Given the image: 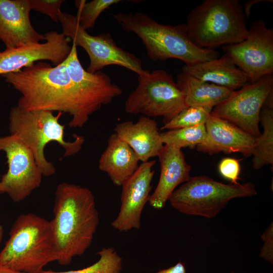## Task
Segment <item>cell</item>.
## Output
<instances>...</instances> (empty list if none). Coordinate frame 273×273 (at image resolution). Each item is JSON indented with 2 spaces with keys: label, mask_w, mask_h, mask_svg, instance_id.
<instances>
[{
  "label": "cell",
  "mask_w": 273,
  "mask_h": 273,
  "mask_svg": "<svg viewBox=\"0 0 273 273\" xmlns=\"http://www.w3.org/2000/svg\"><path fill=\"white\" fill-rule=\"evenodd\" d=\"M19 92L17 106L26 110L68 113L71 128H81L95 113L79 86L68 74L65 60L52 66L39 61L2 76Z\"/></svg>",
  "instance_id": "cell-1"
},
{
  "label": "cell",
  "mask_w": 273,
  "mask_h": 273,
  "mask_svg": "<svg viewBox=\"0 0 273 273\" xmlns=\"http://www.w3.org/2000/svg\"><path fill=\"white\" fill-rule=\"evenodd\" d=\"M53 218L57 262L69 264L90 246L99 223V212L92 191L68 183L59 184L55 193Z\"/></svg>",
  "instance_id": "cell-2"
},
{
  "label": "cell",
  "mask_w": 273,
  "mask_h": 273,
  "mask_svg": "<svg viewBox=\"0 0 273 273\" xmlns=\"http://www.w3.org/2000/svg\"><path fill=\"white\" fill-rule=\"evenodd\" d=\"M122 29L136 34L153 61L175 59L190 65L218 58L215 50L201 49L190 39L185 23L176 25L160 24L142 12L113 15Z\"/></svg>",
  "instance_id": "cell-3"
},
{
  "label": "cell",
  "mask_w": 273,
  "mask_h": 273,
  "mask_svg": "<svg viewBox=\"0 0 273 273\" xmlns=\"http://www.w3.org/2000/svg\"><path fill=\"white\" fill-rule=\"evenodd\" d=\"M58 257L51 221L33 213H22L15 220L0 252V263L25 273H41Z\"/></svg>",
  "instance_id": "cell-4"
},
{
  "label": "cell",
  "mask_w": 273,
  "mask_h": 273,
  "mask_svg": "<svg viewBox=\"0 0 273 273\" xmlns=\"http://www.w3.org/2000/svg\"><path fill=\"white\" fill-rule=\"evenodd\" d=\"M246 20L239 0H205L189 12L185 24L194 44L215 50L244 40Z\"/></svg>",
  "instance_id": "cell-5"
},
{
  "label": "cell",
  "mask_w": 273,
  "mask_h": 273,
  "mask_svg": "<svg viewBox=\"0 0 273 273\" xmlns=\"http://www.w3.org/2000/svg\"><path fill=\"white\" fill-rule=\"evenodd\" d=\"M46 110H26L17 105L12 107L9 116L10 134L18 137L32 151L43 176L55 174L56 169L44 155V149L50 142H56L64 150V157L77 154L82 148L84 138L75 134L74 140L64 139L65 125L59 122L62 113L55 115Z\"/></svg>",
  "instance_id": "cell-6"
},
{
  "label": "cell",
  "mask_w": 273,
  "mask_h": 273,
  "mask_svg": "<svg viewBox=\"0 0 273 273\" xmlns=\"http://www.w3.org/2000/svg\"><path fill=\"white\" fill-rule=\"evenodd\" d=\"M256 194L255 187L251 182L225 184L202 175L190 177L173 192L168 201L183 214L212 218L231 200Z\"/></svg>",
  "instance_id": "cell-7"
},
{
  "label": "cell",
  "mask_w": 273,
  "mask_h": 273,
  "mask_svg": "<svg viewBox=\"0 0 273 273\" xmlns=\"http://www.w3.org/2000/svg\"><path fill=\"white\" fill-rule=\"evenodd\" d=\"M138 84L124 104L129 114L162 117L164 124L187 107L185 98L172 75L163 69L138 75Z\"/></svg>",
  "instance_id": "cell-8"
},
{
  "label": "cell",
  "mask_w": 273,
  "mask_h": 273,
  "mask_svg": "<svg viewBox=\"0 0 273 273\" xmlns=\"http://www.w3.org/2000/svg\"><path fill=\"white\" fill-rule=\"evenodd\" d=\"M58 21L61 25L62 33L87 53L89 64L86 70L88 72L94 73L111 65L124 67L138 75L149 71L143 69L139 58L118 47L110 33L92 35L80 26L76 16L62 11Z\"/></svg>",
  "instance_id": "cell-9"
},
{
  "label": "cell",
  "mask_w": 273,
  "mask_h": 273,
  "mask_svg": "<svg viewBox=\"0 0 273 273\" xmlns=\"http://www.w3.org/2000/svg\"><path fill=\"white\" fill-rule=\"evenodd\" d=\"M0 151L6 154L8 165L0 179V194L20 202L40 186L43 176L32 151L17 136H0Z\"/></svg>",
  "instance_id": "cell-10"
},
{
  "label": "cell",
  "mask_w": 273,
  "mask_h": 273,
  "mask_svg": "<svg viewBox=\"0 0 273 273\" xmlns=\"http://www.w3.org/2000/svg\"><path fill=\"white\" fill-rule=\"evenodd\" d=\"M222 49L250 82L273 74V29L261 18L252 21L244 40Z\"/></svg>",
  "instance_id": "cell-11"
},
{
  "label": "cell",
  "mask_w": 273,
  "mask_h": 273,
  "mask_svg": "<svg viewBox=\"0 0 273 273\" xmlns=\"http://www.w3.org/2000/svg\"><path fill=\"white\" fill-rule=\"evenodd\" d=\"M273 90V74L265 75L237 90L213 108L212 113L252 136L261 134L260 113L269 94Z\"/></svg>",
  "instance_id": "cell-12"
},
{
  "label": "cell",
  "mask_w": 273,
  "mask_h": 273,
  "mask_svg": "<svg viewBox=\"0 0 273 273\" xmlns=\"http://www.w3.org/2000/svg\"><path fill=\"white\" fill-rule=\"evenodd\" d=\"M46 42H33L0 51V75L16 72L36 62L48 60L60 64L71 50V40L55 31L44 34Z\"/></svg>",
  "instance_id": "cell-13"
},
{
  "label": "cell",
  "mask_w": 273,
  "mask_h": 273,
  "mask_svg": "<svg viewBox=\"0 0 273 273\" xmlns=\"http://www.w3.org/2000/svg\"><path fill=\"white\" fill-rule=\"evenodd\" d=\"M155 161L142 162L134 172L122 185L121 206L111 226L119 232L139 230L143 210L150 196Z\"/></svg>",
  "instance_id": "cell-14"
},
{
  "label": "cell",
  "mask_w": 273,
  "mask_h": 273,
  "mask_svg": "<svg viewBox=\"0 0 273 273\" xmlns=\"http://www.w3.org/2000/svg\"><path fill=\"white\" fill-rule=\"evenodd\" d=\"M204 141L196 147L197 151L209 155L222 152L240 153L245 157L252 156L257 138L213 113L205 124Z\"/></svg>",
  "instance_id": "cell-15"
},
{
  "label": "cell",
  "mask_w": 273,
  "mask_h": 273,
  "mask_svg": "<svg viewBox=\"0 0 273 273\" xmlns=\"http://www.w3.org/2000/svg\"><path fill=\"white\" fill-rule=\"evenodd\" d=\"M28 0H0V40L6 48L45 40L30 20Z\"/></svg>",
  "instance_id": "cell-16"
},
{
  "label": "cell",
  "mask_w": 273,
  "mask_h": 273,
  "mask_svg": "<svg viewBox=\"0 0 273 273\" xmlns=\"http://www.w3.org/2000/svg\"><path fill=\"white\" fill-rule=\"evenodd\" d=\"M160 174L157 186L148 202L153 208H163L175 188L190 178L191 166L186 161L181 149L164 145L158 155Z\"/></svg>",
  "instance_id": "cell-17"
},
{
  "label": "cell",
  "mask_w": 273,
  "mask_h": 273,
  "mask_svg": "<svg viewBox=\"0 0 273 273\" xmlns=\"http://www.w3.org/2000/svg\"><path fill=\"white\" fill-rule=\"evenodd\" d=\"M114 130L132 148L142 162L158 157L164 146L157 122L147 116H140L135 123L130 120L118 123Z\"/></svg>",
  "instance_id": "cell-18"
},
{
  "label": "cell",
  "mask_w": 273,
  "mask_h": 273,
  "mask_svg": "<svg viewBox=\"0 0 273 273\" xmlns=\"http://www.w3.org/2000/svg\"><path fill=\"white\" fill-rule=\"evenodd\" d=\"M181 71L201 80L233 90L250 82L246 74L225 54L193 65L185 64Z\"/></svg>",
  "instance_id": "cell-19"
},
{
  "label": "cell",
  "mask_w": 273,
  "mask_h": 273,
  "mask_svg": "<svg viewBox=\"0 0 273 273\" xmlns=\"http://www.w3.org/2000/svg\"><path fill=\"white\" fill-rule=\"evenodd\" d=\"M139 161L132 148L113 133L99 160V168L108 175L115 185L121 186L136 170Z\"/></svg>",
  "instance_id": "cell-20"
},
{
  "label": "cell",
  "mask_w": 273,
  "mask_h": 273,
  "mask_svg": "<svg viewBox=\"0 0 273 273\" xmlns=\"http://www.w3.org/2000/svg\"><path fill=\"white\" fill-rule=\"evenodd\" d=\"M176 83L185 96L188 107L213 108L226 100L235 91L201 80L182 71L177 75Z\"/></svg>",
  "instance_id": "cell-21"
},
{
  "label": "cell",
  "mask_w": 273,
  "mask_h": 273,
  "mask_svg": "<svg viewBox=\"0 0 273 273\" xmlns=\"http://www.w3.org/2000/svg\"><path fill=\"white\" fill-rule=\"evenodd\" d=\"M260 121L263 131L257 138L252 155V165L255 169L273 164V90L262 105L260 113Z\"/></svg>",
  "instance_id": "cell-22"
},
{
  "label": "cell",
  "mask_w": 273,
  "mask_h": 273,
  "mask_svg": "<svg viewBox=\"0 0 273 273\" xmlns=\"http://www.w3.org/2000/svg\"><path fill=\"white\" fill-rule=\"evenodd\" d=\"M164 145H169L181 149L196 148L204 140L206 135L205 124L169 130L160 133Z\"/></svg>",
  "instance_id": "cell-23"
},
{
  "label": "cell",
  "mask_w": 273,
  "mask_h": 273,
  "mask_svg": "<svg viewBox=\"0 0 273 273\" xmlns=\"http://www.w3.org/2000/svg\"><path fill=\"white\" fill-rule=\"evenodd\" d=\"M98 261L82 269L66 271L43 270L41 273H120L122 259L114 248H104L97 252Z\"/></svg>",
  "instance_id": "cell-24"
},
{
  "label": "cell",
  "mask_w": 273,
  "mask_h": 273,
  "mask_svg": "<svg viewBox=\"0 0 273 273\" xmlns=\"http://www.w3.org/2000/svg\"><path fill=\"white\" fill-rule=\"evenodd\" d=\"M213 110L211 107L189 106L164 124L161 129H175L205 124Z\"/></svg>",
  "instance_id": "cell-25"
},
{
  "label": "cell",
  "mask_w": 273,
  "mask_h": 273,
  "mask_svg": "<svg viewBox=\"0 0 273 273\" xmlns=\"http://www.w3.org/2000/svg\"><path fill=\"white\" fill-rule=\"evenodd\" d=\"M120 2V0H93L87 3L83 0L76 1L75 6L78 9L76 17L78 23L86 30L93 28L103 12Z\"/></svg>",
  "instance_id": "cell-26"
},
{
  "label": "cell",
  "mask_w": 273,
  "mask_h": 273,
  "mask_svg": "<svg viewBox=\"0 0 273 273\" xmlns=\"http://www.w3.org/2000/svg\"><path fill=\"white\" fill-rule=\"evenodd\" d=\"M31 10L48 16L53 21L58 22L62 4L64 0H28Z\"/></svg>",
  "instance_id": "cell-27"
},
{
  "label": "cell",
  "mask_w": 273,
  "mask_h": 273,
  "mask_svg": "<svg viewBox=\"0 0 273 273\" xmlns=\"http://www.w3.org/2000/svg\"><path fill=\"white\" fill-rule=\"evenodd\" d=\"M218 169L220 174L231 184H237L241 171L240 160L233 158H223L219 162Z\"/></svg>",
  "instance_id": "cell-28"
},
{
  "label": "cell",
  "mask_w": 273,
  "mask_h": 273,
  "mask_svg": "<svg viewBox=\"0 0 273 273\" xmlns=\"http://www.w3.org/2000/svg\"><path fill=\"white\" fill-rule=\"evenodd\" d=\"M273 229L272 223L261 235V238L264 243L260 252V256L265 260L272 263L273 262Z\"/></svg>",
  "instance_id": "cell-29"
},
{
  "label": "cell",
  "mask_w": 273,
  "mask_h": 273,
  "mask_svg": "<svg viewBox=\"0 0 273 273\" xmlns=\"http://www.w3.org/2000/svg\"><path fill=\"white\" fill-rule=\"evenodd\" d=\"M155 273H187L183 263L179 261L175 265L168 268L160 270Z\"/></svg>",
  "instance_id": "cell-30"
},
{
  "label": "cell",
  "mask_w": 273,
  "mask_h": 273,
  "mask_svg": "<svg viewBox=\"0 0 273 273\" xmlns=\"http://www.w3.org/2000/svg\"><path fill=\"white\" fill-rule=\"evenodd\" d=\"M272 2V0H250L247 2L243 8L244 14L247 19H249L250 15V10L254 5L261 2Z\"/></svg>",
  "instance_id": "cell-31"
},
{
  "label": "cell",
  "mask_w": 273,
  "mask_h": 273,
  "mask_svg": "<svg viewBox=\"0 0 273 273\" xmlns=\"http://www.w3.org/2000/svg\"><path fill=\"white\" fill-rule=\"evenodd\" d=\"M0 273H25L20 271L7 266H5L0 263Z\"/></svg>",
  "instance_id": "cell-32"
},
{
  "label": "cell",
  "mask_w": 273,
  "mask_h": 273,
  "mask_svg": "<svg viewBox=\"0 0 273 273\" xmlns=\"http://www.w3.org/2000/svg\"><path fill=\"white\" fill-rule=\"evenodd\" d=\"M3 235H4V229H3V226L0 224V244L3 239Z\"/></svg>",
  "instance_id": "cell-33"
},
{
  "label": "cell",
  "mask_w": 273,
  "mask_h": 273,
  "mask_svg": "<svg viewBox=\"0 0 273 273\" xmlns=\"http://www.w3.org/2000/svg\"><path fill=\"white\" fill-rule=\"evenodd\" d=\"M230 273H235L234 271L230 272Z\"/></svg>",
  "instance_id": "cell-34"
},
{
  "label": "cell",
  "mask_w": 273,
  "mask_h": 273,
  "mask_svg": "<svg viewBox=\"0 0 273 273\" xmlns=\"http://www.w3.org/2000/svg\"><path fill=\"white\" fill-rule=\"evenodd\" d=\"M0 179H1V176H0Z\"/></svg>",
  "instance_id": "cell-35"
}]
</instances>
